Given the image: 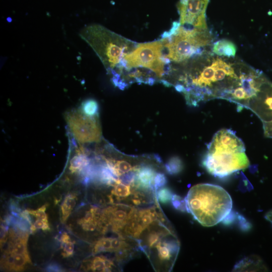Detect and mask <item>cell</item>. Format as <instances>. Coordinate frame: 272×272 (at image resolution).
Listing matches in <instances>:
<instances>
[{
  "label": "cell",
  "instance_id": "2",
  "mask_svg": "<svg viewBox=\"0 0 272 272\" xmlns=\"http://www.w3.org/2000/svg\"><path fill=\"white\" fill-rule=\"evenodd\" d=\"M186 211L203 226H215L230 213L232 200L223 187L201 183L192 186L184 198Z\"/></svg>",
  "mask_w": 272,
  "mask_h": 272
},
{
  "label": "cell",
  "instance_id": "4",
  "mask_svg": "<svg viewBox=\"0 0 272 272\" xmlns=\"http://www.w3.org/2000/svg\"><path fill=\"white\" fill-rule=\"evenodd\" d=\"M80 37L93 49L108 73L113 75L125 55L132 51L138 43L98 24L86 26Z\"/></svg>",
  "mask_w": 272,
  "mask_h": 272
},
{
  "label": "cell",
  "instance_id": "7",
  "mask_svg": "<svg viewBox=\"0 0 272 272\" xmlns=\"http://www.w3.org/2000/svg\"><path fill=\"white\" fill-rule=\"evenodd\" d=\"M210 0H180L177 9L180 25L207 29L206 11Z\"/></svg>",
  "mask_w": 272,
  "mask_h": 272
},
{
  "label": "cell",
  "instance_id": "18",
  "mask_svg": "<svg viewBox=\"0 0 272 272\" xmlns=\"http://www.w3.org/2000/svg\"><path fill=\"white\" fill-rule=\"evenodd\" d=\"M99 110V105L94 99L85 100L82 104L81 111L89 116H96Z\"/></svg>",
  "mask_w": 272,
  "mask_h": 272
},
{
  "label": "cell",
  "instance_id": "22",
  "mask_svg": "<svg viewBox=\"0 0 272 272\" xmlns=\"http://www.w3.org/2000/svg\"><path fill=\"white\" fill-rule=\"evenodd\" d=\"M46 205H45L36 210H27L29 214L34 216L37 219H40L48 222L47 216L45 213Z\"/></svg>",
  "mask_w": 272,
  "mask_h": 272
},
{
  "label": "cell",
  "instance_id": "12",
  "mask_svg": "<svg viewBox=\"0 0 272 272\" xmlns=\"http://www.w3.org/2000/svg\"><path fill=\"white\" fill-rule=\"evenodd\" d=\"M88 267L92 271H110L115 265L112 261L107 258L98 256L91 260Z\"/></svg>",
  "mask_w": 272,
  "mask_h": 272
},
{
  "label": "cell",
  "instance_id": "30",
  "mask_svg": "<svg viewBox=\"0 0 272 272\" xmlns=\"http://www.w3.org/2000/svg\"><path fill=\"white\" fill-rule=\"evenodd\" d=\"M265 218L272 224V210L266 214Z\"/></svg>",
  "mask_w": 272,
  "mask_h": 272
},
{
  "label": "cell",
  "instance_id": "13",
  "mask_svg": "<svg viewBox=\"0 0 272 272\" xmlns=\"http://www.w3.org/2000/svg\"><path fill=\"white\" fill-rule=\"evenodd\" d=\"M90 160L83 151L79 152L70 161L69 169L72 173L82 171L89 165Z\"/></svg>",
  "mask_w": 272,
  "mask_h": 272
},
{
  "label": "cell",
  "instance_id": "10",
  "mask_svg": "<svg viewBox=\"0 0 272 272\" xmlns=\"http://www.w3.org/2000/svg\"><path fill=\"white\" fill-rule=\"evenodd\" d=\"M156 170L150 164H140L136 171L133 187L147 192H154V180Z\"/></svg>",
  "mask_w": 272,
  "mask_h": 272
},
{
  "label": "cell",
  "instance_id": "1",
  "mask_svg": "<svg viewBox=\"0 0 272 272\" xmlns=\"http://www.w3.org/2000/svg\"><path fill=\"white\" fill-rule=\"evenodd\" d=\"M202 165L212 175L224 177L249 166L243 141L229 129H221L207 147Z\"/></svg>",
  "mask_w": 272,
  "mask_h": 272
},
{
  "label": "cell",
  "instance_id": "21",
  "mask_svg": "<svg viewBox=\"0 0 272 272\" xmlns=\"http://www.w3.org/2000/svg\"><path fill=\"white\" fill-rule=\"evenodd\" d=\"M157 199L162 203H167L172 200L173 196L171 190L168 187H162L156 192Z\"/></svg>",
  "mask_w": 272,
  "mask_h": 272
},
{
  "label": "cell",
  "instance_id": "8",
  "mask_svg": "<svg viewBox=\"0 0 272 272\" xmlns=\"http://www.w3.org/2000/svg\"><path fill=\"white\" fill-rule=\"evenodd\" d=\"M138 210L132 206L117 203L105 209L101 214L103 222L112 230L122 237L123 230Z\"/></svg>",
  "mask_w": 272,
  "mask_h": 272
},
{
  "label": "cell",
  "instance_id": "5",
  "mask_svg": "<svg viewBox=\"0 0 272 272\" xmlns=\"http://www.w3.org/2000/svg\"><path fill=\"white\" fill-rule=\"evenodd\" d=\"M162 40L138 43L135 48L125 55L113 75L119 78L124 72L144 69L150 71L158 78L167 75L169 62L165 58Z\"/></svg>",
  "mask_w": 272,
  "mask_h": 272
},
{
  "label": "cell",
  "instance_id": "27",
  "mask_svg": "<svg viewBox=\"0 0 272 272\" xmlns=\"http://www.w3.org/2000/svg\"><path fill=\"white\" fill-rule=\"evenodd\" d=\"M264 135L272 138V121L262 123Z\"/></svg>",
  "mask_w": 272,
  "mask_h": 272
},
{
  "label": "cell",
  "instance_id": "9",
  "mask_svg": "<svg viewBox=\"0 0 272 272\" xmlns=\"http://www.w3.org/2000/svg\"><path fill=\"white\" fill-rule=\"evenodd\" d=\"M261 121H272V83L267 79L257 95L249 102L247 107Z\"/></svg>",
  "mask_w": 272,
  "mask_h": 272
},
{
  "label": "cell",
  "instance_id": "14",
  "mask_svg": "<svg viewBox=\"0 0 272 272\" xmlns=\"http://www.w3.org/2000/svg\"><path fill=\"white\" fill-rule=\"evenodd\" d=\"M27 262H31L30 259L22 254H16L12 256L10 255L6 264L10 270L20 271L24 269Z\"/></svg>",
  "mask_w": 272,
  "mask_h": 272
},
{
  "label": "cell",
  "instance_id": "16",
  "mask_svg": "<svg viewBox=\"0 0 272 272\" xmlns=\"http://www.w3.org/2000/svg\"><path fill=\"white\" fill-rule=\"evenodd\" d=\"M76 198L72 194L67 195L61 206L62 222L64 223L76 205Z\"/></svg>",
  "mask_w": 272,
  "mask_h": 272
},
{
  "label": "cell",
  "instance_id": "26",
  "mask_svg": "<svg viewBox=\"0 0 272 272\" xmlns=\"http://www.w3.org/2000/svg\"><path fill=\"white\" fill-rule=\"evenodd\" d=\"M63 248L62 255L64 257H69L74 253V245L71 241L61 245Z\"/></svg>",
  "mask_w": 272,
  "mask_h": 272
},
{
  "label": "cell",
  "instance_id": "6",
  "mask_svg": "<svg viewBox=\"0 0 272 272\" xmlns=\"http://www.w3.org/2000/svg\"><path fill=\"white\" fill-rule=\"evenodd\" d=\"M66 120L72 134L79 143L100 141L102 133L96 116H89L81 111H74L66 114Z\"/></svg>",
  "mask_w": 272,
  "mask_h": 272
},
{
  "label": "cell",
  "instance_id": "29",
  "mask_svg": "<svg viewBox=\"0 0 272 272\" xmlns=\"http://www.w3.org/2000/svg\"><path fill=\"white\" fill-rule=\"evenodd\" d=\"M47 270L48 271H60L61 269L58 266L53 265H50L47 267Z\"/></svg>",
  "mask_w": 272,
  "mask_h": 272
},
{
  "label": "cell",
  "instance_id": "24",
  "mask_svg": "<svg viewBox=\"0 0 272 272\" xmlns=\"http://www.w3.org/2000/svg\"><path fill=\"white\" fill-rule=\"evenodd\" d=\"M171 201L175 209L182 211H186L185 199H182L180 196L174 194Z\"/></svg>",
  "mask_w": 272,
  "mask_h": 272
},
{
  "label": "cell",
  "instance_id": "19",
  "mask_svg": "<svg viewBox=\"0 0 272 272\" xmlns=\"http://www.w3.org/2000/svg\"><path fill=\"white\" fill-rule=\"evenodd\" d=\"M167 172L171 175L179 173L182 169V163L177 157H171L165 165Z\"/></svg>",
  "mask_w": 272,
  "mask_h": 272
},
{
  "label": "cell",
  "instance_id": "3",
  "mask_svg": "<svg viewBox=\"0 0 272 272\" xmlns=\"http://www.w3.org/2000/svg\"><path fill=\"white\" fill-rule=\"evenodd\" d=\"M164 56L172 62L183 64L189 59L205 54L206 47L212 41L208 29L188 28L174 22L171 29L161 36Z\"/></svg>",
  "mask_w": 272,
  "mask_h": 272
},
{
  "label": "cell",
  "instance_id": "17",
  "mask_svg": "<svg viewBox=\"0 0 272 272\" xmlns=\"http://www.w3.org/2000/svg\"><path fill=\"white\" fill-rule=\"evenodd\" d=\"M261 263V261L257 257L246 258L239 262L235 266L234 269L237 270H249V269H257V267L261 269L262 264H259Z\"/></svg>",
  "mask_w": 272,
  "mask_h": 272
},
{
  "label": "cell",
  "instance_id": "11",
  "mask_svg": "<svg viewBox=\"0 0 272 272\" xmlns=\"http://www.w3.org/2000/svg\"><path fill=\"white\" fill-rule=\"evenodd\" d=\"M237 50L236 45L232 41L227 39H221L215 42L213 45V53L221 56L233 57Z\"/></svg>",
  "mask_w": 272,
  "mask_h": 272
},
{
  "label": "cell",
  "instance_id": "20",
  "mask_svg": "<svg viewBox=\"0 0 272 272\" xmlns=\"http://www.w3.org/2000/svg\"><path fill=\"white\" fill-rule=\"evenodd\" d=\"M111 238H102L98 240L93 248V253L97 254L101 252H111Z\"/></svg>",
  "mask_w": 272,
  "mask_h": 272
},
{
  "label": "cell",
  "instance_id": "15",
  "mask_svg": "<svg viewBox=\"0 0 272 272\" xmlns=\"http://www.w3.org/2000/svg\"><path fill=\"white\" fill-rule=\"evenodd\" d=\"M28 238V233H26L24 235L19 237L12 246L11 251L9 252L10 255L12 256L16 254H22L30 259L27 249Z\"/></svg>",
  "mask_w": 272,
  "mask_h": 272
},
{
  "label": "cell",
  "instance_id": "25",
  "mask_svg": "<svg viewBox=\"0 0 272 272\" xmlns=\"http://www.w3.org/2000/svg\"><path fill=\"white\" fill-rule=\"evenodd\" d=\"M37 229H41L44 231L50 230L48 222L40 219H37L34 224L31 225L30 230L31 232H34Z\"/></svg>",
  "mask_w": 272,
  "mask_h": 272
},
{
  "label": "cell",
  "instance_id": "23",
  "mask_svg": "<svg viewBox=\"0 0 272 272\" xmlns=\"http://www.w3.org/2000/svg\"><path fill=\"white\" fill-rule=\"evenodd\" d=\"M167 183V178L164 174L157 172L154 180V188L156 191Z\"/></svg>",
  "mask_w": 272,
  "mask_h": 272
},
{
  "label": "cell",
  "instance_id": "28",
  "mask_svg": "<svg viewBox=\"0 0 272 272\" xmlns=\"http://www.w3.org/2000/svg\"><path fill=\"white\" fill-rule=\"evenodd\" d=\"M70 241L71 240L70 236L68 235V234L64 232L61 235V237H60V242L61 243V245L63 244Z\"/></svg>",
  "mask_w": 272,
  "mask_h": 272
}]
</instances>
